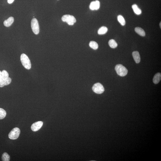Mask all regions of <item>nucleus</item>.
<instances>
[{"label":"nucleus","instance_id":"f257e3e1","mask_svg":"<svg viewBox=\"0 0 161 161\" xmlns=\"http://www.w3.org/2000/svg\"><path fill=\"white\" fill-rule=\"evenodd\" d=\"M20 60L22 65L25 69L27 70L31 69V65L30 60L26 54H22L21 55Z\"/></svg>","mask_w":161,"mask_h":161},{"label":"nucleus","instance_id":"f03ea898","mask_svg":"<svg viewBox=\"0 0 161 161\" xmlns=\"http://www.w3.org/2000/svg\"><path fill=\"white\" fill-rule=\"evenodd\" d=\"M115 70L117 74L120 76H125L128 73L127 70L122 64L117 65L115 67Z\"/></svg>","mask_w":161,"mask_h":161},{"label":"nucleus","instance_id":"7ed1b4c3","mask_svg":"<svg viewBox=\"0 0 161 161\" xmlns=\"http://www.w3.org/2000/svg\"><path fill=\"white\" fill-rule=\"evenodd\" d=\"M63 22H66L68 24L70 25H74L76 22V20L73 16L70 15H65L63 16L62 18Z\"/></svg>","mask_w":161,"mask_h":161},{"label":"nucleus","instance_id":"20e7f679","mask_svg":"<svg viewBox=\"0 0 161 161\" xmlns=\"http://www.w3.org/2000/svg\"><path fill=\"white\" fill-rule=\"evenodd\" d=\"M31 27L32 31L34 34L37 35L39 32V27L38 21L36 19L34 18L32 20L31 22Z\"/></svg>","mask_w":161,"mask_h":161},{"label":"nucleus","instance_id":"39448f33","mask_svg":"<svg viewBox=\"0 0 161 161\" xmlns=\"http://www.w3.org/2000/svg\"><path fill=\"white\" fill-rule=\"evenodd\" d=\"M20 133L19 129L15 127L13 129L8 135V137L10 139L12 140H15L18 138Z\"/></svg>","mask_w":161,"mask_h":161},{"label":"nucleus","instance_id":"423d86ee","mask_svg":"<svg viewBox=\"0 0 161 161\" xmlns=\"http://www.w3.org/2000/svg\"><path fill=\"white\" fill-rule=\"evenodd\" d=\"M92 89L95 93L98 94H102L104 91V86L99 83L94 84L92 87Z\"/></svg>","mask_w":161,"mask_h":161},{"label":"nucleus","instance_id":"0eeeda50","mask_svg":"<svg viewBox=\"0 0 161 161\" xmlns=\"http://www.w3.org/2000/svg\"><path fill=\"white\" fill-rule=\"evenodd\" d=\"M43 124V122L41 121L35 122L32 124L31 127V129L33 131H37L42 127Z\"/></svg>","mask_w":161,"mask_h":161},{"label":"nucleus","instance_id":"6e6552de","mask_svg":"<svg viewBox=\"0 0 161 161\" xmlns=\"http://www.w3.org/2000/svg\"><path fill=\"white\" fill-rule=\"evenodd\" d=\"M12 82V79L8 77L5 79H0V87H2L5 86L9 85Z\"/></svg>","mask_w":161,"mask_h":161},{"label":"nucleus","instance_id":"1a4fd4ad","mask_svg":"<svg viewBox=\"0 0 161 161\" xmlns=\"http://www.w3.org/2000/svg\"><path fill=\"white\" fill-rule=\"evenodd\" d=\"M132 55L135 63H139L141 61V58L139 52L137 51L133 52L132 53Z\"/></svg>","mask_w":161,"mask_h":161},{"label":"nucleus","instance_id":"9d476101","mask_svg":"<svg viewBox=\"0 0 161 161\" xmlns=\"http://www.w3.org/2000/svg\"><path fill=\"white\" fill-rule=\"evenodd\" d=\"M161 79V74L160 73H157L154 75L153 79V81L154 84H158L160 82Z\"/></svg>","mask_w":161,"mask_h":161},{"label":"nucleus","instance_id":"9b49d317","mask_svg":"<svg viewBox=\"0 0 161 161\" xmlns=\"http://www.w3.org/2000/svg\"><path fill=\"white\" fill-rule=\"evenodd\" d=\"M14 18L12 17H11L5 20L4 22V24L5 26L8 27L12 24L14 22Z\"/></svg>","mask_w":161,"mask_h":161},{"label":"nucleus","instance_id":"f8f14e48","mask_svg":"<svg viewBox=\"0 0 161 161\" xmlns=\"http://www.w3.org/2000/svg\"><path fill=\"white\" fill-rule=\"evenodd\" d=\"M135 31L137 33L142 36L145 35V33L144 30L141 28L137 27L135 28Z\"/></svg>","mask_w":161,"mask_h":161},{"label":"nucleus","instance_id":"ddd939ff","mask_svg":"<svg viewBox=\"0 0 161 161\" xmlns=\"http://www.w3.org/2000/svg\"><path fill=\"white\" fill-rule=\"evenodd\" d=\"M132 8L134 13L137 15H139L141 14L142 12L141 9L138 7L136 4H135L132 6Z\"/></svg>","mask_w":161,"mask_h":161},{"label":"nucleus","instance_id":"4468645a","mask_svg":"<svg viewBox=\"0 0 161 161\" xmlns=\"http://www.w3.org/2000/svg\"><path fill=\"white\" fill-rule=\"evenodd\" d=\"M107 31L108 29L107 27L105 26H102L99 29L98 33L99 35H103L106 34Z\"/></svg>","mask_w":161,"mask_h":161},{"label":"nucleus","instance_id":"2eb2a0df","mask_svg":"<svg viewBox=\"0 0 161 161\" xmlns=\"http://www.w3.org/2000/svg\"><path fill=\"white\" fill-rule=\"evenodd\" d=\"M109 45L111 48H115L118 46L117 43L115 40L113 39L110 40L109 42Z\"/></svg>","mask_w":161,"mask_h":161},{"label":"nucleus","instance_id":"dca6fc26","mask_svg":"<svg viewBox=\"0 0 161 161\" xmlns=\"http://www.w3.org/2000/svg\"><path fill=\"white\" fill-rule=\"evenodd\" d=\"M118 20L121 25L122 26H124L126 24L125 20L123 16L122 15H119L118 16Z\"/></svg>","mask_w":161,"mask_h":161},{"label":"nucleus","instance_id":"f3484780","mask_svg":"<svg viewBox=\"0 0 161 161\" xmlns=\"http://www.w3.org/2000/svg\"><path fill=\"white\" fill-rule=\"evenodd\" d=\"M89 45L90 47L94 50H97L98 48V44L94 41H91L90 42Z\"/></svg>","mask_w":161,"mask_h":161},{"label":"nucleus","instance_id":"a211bd4d","mask_svg":"<svg viewBox=\"0 0 161 161\" xmlns=\"http://www.w3.org/2000/svg\"><path fill=\"white\" fill-rule=\"evenodd\" d=\"M2 161H9L10 160V156L6 153H4L2 155Z\"/></svg>","mask_w":161,"mask_h":161},{"label":"nucleus","instance_id":"6ab92c4d","mask_svg":"<svg viewBox=\"0 0 161 161\" xmlns=\"http://www.w3.org/2000/svg\"><path fill=\"white\" fill-rule=\"evenodd\" d=\"M6 115V112L5 110L0 108V119H3L5 118Z\"/></svg>","mask_w":161,"mask_h":161},{"label":"nucleus","instance_id":"aec40b11","mask_svg":"<svg viewBox=\"0 0 161 161\" xmlns=\"http://www.w3.org/2000/svg\"><path fill=\"white\" fill-rule=\"evenodd\" d=\"M8 77L9 74L6 71L3 70L1 72V78L5 79Z\"/></svg>","mask_w":161,"mask_h":161},{"label":"nucleus","instance_id":"412c9836","mask_svg":"<svg viewBox=\"0 0 161 161\" xmlns=\"http://www.w3.org/2000/svg\"><path fill=\"white\" fill-rule=\"evenodd\" d=\"M90 8L92 10H94L95 9V1H92L91 2L90 5Z\"/></svg>","mask_w":161,"mask_h":161},{"label":"nucleus","instance_id":"4be33fe9","mask_svg":"<svg viewBox=\"0 0 161 161\" xmlns=\"http://www.w3.org/2000/svg\"><path fill=\"white\" fill-rule=\"evenodd\" d=\"M95 3V10H98L100 6V3L99 1L96 0Z\"/></svg>","mask_w":161,"mask_h":161},{"label":"nucleus","instance_id":"5701e85b","mask_svg":"<svg viewBox=\"0 0 161 161\" xmlns=\"http://www.w3.org/2000/svg\"><path fill=\"white\" fill-rule=\"evenodd\" d=\"M14 0H8V2L9 4H11L14 2Z\"/></svg>","mask_w":161,"mask_h":161},{"label":"nucleus","instance_id":"b1692460","mask_svg":"<svg viewBox=\"0 0 161 161\" xmlns=\"http://www.w3.org/2000/svg\"><path fill=\"white\" fill-rule=\"evenodd\" d=\"M1 78V72L0 71V79Z\"/></svg>","mask_w":161,"mask_h":161},{"label":"nucleus","instance_id":"393cba45","mask_svg":"<svg viewBox=\"0 0 161 161\" xmlns=\"http://www.w3.org/2000/svg\"><path fill=\"white\" fill-rule=\"evenodd\" d=\"M161 22L160 23V27L161 28Z\"/></svg>","mask_w":161,"mask_h":161}]
</instances>
